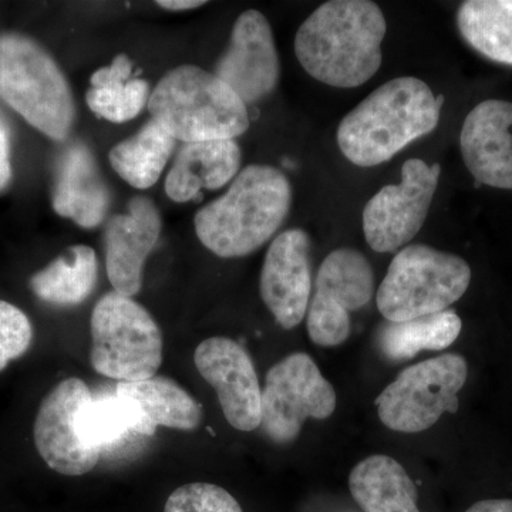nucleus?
I'll list each match as a JSON object with an SVG mask.
<instances>
[{
	"mask_svg": "<svg viewBox=\"0 0 512 512\" xmlns=\"http://www.w3.org/2000/svg\"><path fill=\"white\" fill-rule=\"evenodd\" d=\"M386 32V19L376 3L332 0L302 23L295 37L296 57L318 82L352 89L379 72Z\"/></svg>",
	"mask_w": 512,
	"mask_h": 512,
	"instance_id": "obj_1",
	"label": "nucleus"
},
{
	"mask_svg": "<svg viewBox=\"0 0 512 512\" xmlns=\"http://www.w3.org/2000/svg\"><path fill=\"white\" fill-rule=\"evenodd\" d=\"M443 101L416 77L390 80L340 121V151L359 167L386 163L439 126Z\"/></svg>",
	"mask_w": 512,
	"mask_h": 512,
	"instance_id": "obj_2",
	"label": "nucleus"
},
{
	"mask_svg": "<svg viewBox=\"0 0 512 512\" xmlns=\"http://www.w3.org/2000/svg\"><path fill=\"white\" fill-rule=\"evenodd\" d=\"M292 205L286 175L271 165H248L218 200L195 215L197 237L220 258H242L265 245Z\"/></svg>",
	"mask_w": 512,
	"mask_h": 512,
	"instance_id": "obj_3",
	"label": "nucleus"
},
{
	"mask_svg": "<svg viewBox=\"0 0 512 512\" xmlns=\"http://www.w3.org/2000/svg\"><path fill=\"white\" fill-rule=\"evenodd\" d=\"M147 107L153 120L184 144L234 140L251 124L238 94L214 73L192 64L165 74Z\"/></svg>",
	"mask_w": 512,
	"mask_h": 512,
	"instance_id": "obj_4",
	"label": "nucleus"
},
{
	"mask_svg": "<svg viewBox=\"0 0 512 512\" xmlns=\"http://www.w3.org/2000/svg\"><path fill=\"white\" fill-rule=\"evenodd\" d=\"M0 97L52 140L72 131L76 104L59 64L35 40L0 36Z\"/></svg>",
	"mask_w": 512,
	"mask_h": 512,
	"instance_id": "obj_5",
	"label": "nucleus"
},
{
	"mask_svg": "<svg viewBox=\"0 0 512 512\" xmlns=\"http://www.w3.org/2000/svg\"><path fill=\"white\" fill-rule=\"evenodd\" d=\"M471 282L463 258L429 245H409L394 256L376 293L377 309L389 322H406L447 311Z\"/></svg>",
	"mask_w": 512,
	"mask_h": 512,
	"instance_id": "obj_6",
	"label": "nucleus"
},
{
	"mask_svg": "<svg viewBox=\"0 0 512 512\" xmlns=\"http://www.w3.org/2000/svg\"><path fill=\"white\" fill-rule=\"evenodd\" d=\"M90 363L101 376L138 382L156 376L163 363V333L133 298L106 293L93 309Z\"/></svg>",
	"mask_w": 512,
	"mask_h": 512,
	"instance_id": "obj_7",
	"label": "nucleus"
},
{
	"mask_svg": "<svg viewBox=\"0 0 512 512\" xmlns=\"http://www.w3.org/2000/svg\"><path fill=\"white\" fill-rule=\"evenodd\" d=\"M467 376V360L457 353H444L407 367L377 397L380 421L397 433L431 429L444 413L458 412V393Z\"/></svg>",
	"mask_w": 512,
	"mask_h": 512,
	"instance_id": "obj_8",
	"label": "nucleus"
},
{
	"mask_svg": "<svg viewBox=\"0 0 512 512\" xmlns=\"http://www.w3.org/2000/svg\"><path fill=\"white\" fill-rule=\"evenodd\" d=\"M338 397L315 360L306 353L286 356L269 369L262 390L261 427L279 446L291 444L306 420H326L335 413Z\"/></svg>",
	"mask_w": 512,
	"mask_h": 512,
	"instance_id": "obj_9",
	"label": "nucleus"
},
{
	"mask_svg": "<svg viewBox=\"0 0 512 512\" xmlns=\"http://www.w3.org/2000/svg\"><path fill=\"white\" fill-rule=\"evenodd\" d=\"M375 295V274L362 252L339 248L320 265L308 308L309 338L320 348H336L352 332L350 313L360 311Z\"/></svg>",
	"mask_w": 512,
	"mask_h": 512,
	"instance_id": "obj_10",
	"label": "nucleus"
},
{
	"mask_svg": "<svg viewBox=\"0 0 512 512\" xmlns=\"http://www.w3.org/2000/svg\"><path fill=\"white\" fill-rule=\"evenodd\" d=\"M441 174L440 164L410 158L402 167V183L386 185L363 210V232L380 254L397 251L423 228Z\"/></svg>",
	"mask_w": 512,
	"mask_h": 512,
	"instance_id": "obj_11",
	"label": "nucleus"
},
{
	"mask_svg": "<svg viewBox=\"0 0 512 512\" xmlns=\"http://www.w3.org/2000/svg\"><path fill=\"white\" fill-rule=\"evenodd\" d=\"M92 399L87 384L70 377L40 404L33 427L36 448L47 466L63 476H84L99 464L101 453L84 446L77 430L80 410Z\"/></svg>",
	"mask_w": 512,
	"mask_h": 512,
	"instance_id": "obj_12",
	"label": "nucleus"
},
{
	"mask_svg": "<svg viewBox=\"0 0 512 512\" xmlns=\"http://www.w3.org/2000/svg\"><path fill=\"white\" fill-rule=\"evenodd\" d=\"M194 363L200 375L214 387L222 413L234 429L261 427L262 389L247 350L229 338H210L195 349Z\"/></svg>",
	"mask_w": 512,
	"mask_h": 512,
	"instance_id": "obj_13",
	"label": "nucleus"
},
{
	"mask_svg": "<svg viewBox=\"0 0 512 512\" xmlns=\"http://www.w3.org/2000/svg\"><path fill=\"white\" fill-rule=\"evenodd\" d=\"M214 74L245 104H254L274 92L281 63L271 25L261 12L247 10L239 16Z\"/></svg>",
	"mask_w": 512,
	"mask_h": 512,
	"instance_id": "obj_14",
	"label": "nucleus"
},
{
	"mask_svg": "<svg viewBox=\"0 0 512 512\" xmlns=\"http://www.w3.org/2000/svg\"><path fill=\"white\" fill-rule=\"evenodd\" d=\"M259 291L266 308L286 330L301 325L312 293L311 239L302 229H288L265 255Z\"/></svg>",
	"mask_w": 512,
	"mask_h": 512,
	"instance_id": "obj_15",
	"label": "nucleus"
},
{
	"mask_svg": "<svg viewBox=\"0 0 512 512\" xmlns=\"http://www.w3.org/2000/svg\"><path fill=\"white\" fill-rule=\"evenodd\" d=\"M160 234V211L150 198H133L127 214L110 218L104 244L107 276L114 291L128 298L141 291L144 264Z\"/></svg>",
	"mask_w": 512,
	"mask_h": 512,
	"instance_id": "obj_16",
	"label": "nucleus"
},
{
	"mask_svg": "<svg viewBox=\"0 0 512 512\" xmlns=\"http://www.w3.org/2000/svg\"><path fill=\"white\" fill-rule=\"evenodd\" d=\"M461 154L478 183L512 190V103L485 100L468 113Z\"/></svg>",
	"mask_w": 512,
	"mask_h": 512,
	"instance_id": "obj_17",
	"label": "nucleus"
},
{
	"mask_svg": "<svg viewBox=\"0 0 512 512\" xmlns=\"http://www.w3.org/2000/svg\"><path fill=\"white\" fill-rule=\"evenodd\" d=\"M110 191L101 177L92 151L84 144H73L64 151L57 165L53 187V210L70 218L79 227H99L110 208Z\"/></svg>",
	"mask_w": 512,
	"mask_h": 512,
	"instance_id": "obj_18",
	"label": "nucleus"
},
{
	"mask_svg": "<svg viewBox=\"0 0 512 512\" xmlns=\"http://www.w3.org/2000/svg\"><path fill=\"white\" fill-rule=\"evenodd\" d=\"M241 165L235 140L185 143L165 180V194L175 202L201 197L202 190H218L231 183Z\"/></svg>",
	"mask_w": 512,
	"mask_h": 512,
	"instance_id": "obj_19",
	"label": "nucleus"
},
{
	"mask_svg": "<svg viewBox=\"0 0 512 512\" xmlns=\"http://www.w3.org/2000/svg\"><path fill=\"white\" fill-rule=\"evenodd\" d=\"M116 393L133 400L143 416L147 437L158 427L194 431L202 421L201 404L175 380L153 376L138 382L117 383Z\"/></svg>",
	"mask_w": 512,
	"mask_h": 512,
	"instance_id": "obj_20",
	"label": "nucleus"
},
{
	"mask_svg": "<svg viewBox=\"0 0 512 512\" xmlns=\"http://www.w3.org/2000/svg\"><path fill=\"white\" fill-rule=\"evenodd\" d=\"M349 490L365 512H420L416 484L399 461L384 454L367 457L353 468Z\"/></svg>",
	"mask_w": 512,
	"mask_h": 512,
	"instance_id": "obj_21",
	"label": "nucleus"
},
{
	"mask_svg": "<svg viewBox=\"0 0 512 512\" xmlns=\"http://www.w3.org/2000/svg\"><path fill=\"white\" fill-rule=\"evenodd\" d=\"M99 262L93 248L73 245L30 279L37 298L70 308L86 301L96 288Z\"/></svg>",
	"mask_w": 512,
	"mask_h": 512,
	"instance_id": "obj_22",
	"label": "nucleus"
},
{
	"mask_svg": "<svg viewBox=\"0 0 512 512\" xmlns=\"http://www.w3.org/2000/svg\"><path fill=\"white\" fill-rule=\"evenodd\" d=\"M461 329L463 322L453 309L406 322L386 320L377 329L376 345L387 360L404 362L424 350L447 349L456 342Z\"/></svg>",
	"mask_w": 512,
	"mask_h": 512,
	"instance_id": "obj_23",
	"label": "nucleus"
},
{
	"mask_svg": "<svg viewBox=\"0 0 512 512\" xmlns=\"http://www.w3.org/2000/svg\"><path fill=\"white\" fill-rule=\"evenodd\" d=\"M133 62L121 53L110 66L101 67L90 79L86 103L100 119L126 123L136 119L150 99L146 80L131 79Z\"/></svg>",
	"mask_w": 512,
	"mask_h": 512,
	"instance_id": "obj_24",
	"label": "nucleus"
},
{
	"mask_svg": "<svg viewBox=\"0 0 512 512\" xmlns=\"http://www.w3.org/2000/svg\"><path fill=\"white\" fill-rule=\"evenodd\" d=\"M177 140L158 121L151 119L136 136L111 148V167L131 187L146 190L160 180Z\"/></svg>",
	"mask_w": 512,
	"mask_h": 512,
	"instance_id": "obj_25",
	"label": "nucleus"
},
{
	"mask_svg": "<svg viewBox=\"0 0 512 512\" xmlns=\"http://www.w3.org/2000/svg\"><path fill=\"white\" fill-rule=\"evenodd\" d=\"M468 45L494 62L512 66V0H470L457 12Z\"/></svg>",
	"mask_w": 512,
	"mask_h": 512,
	"instance_id": "obj_26",
	"label": "nucleus"
},
{
	"mask_svg": "<svg viewBox=\"0 0 512 512\" xmlns=\"http://www.w3.org/2000/svg\"><path fill=\"white\" fill-rule=\"evenodd\" d=\"M80 440L87 448L109 450L128 433L147 436L143 416L133 400L121 394H107L90 400L77 417Z\"/></svg>",
	"mask_w": 512,
	"mask_h": 512,
	"instance_id": "obj_27",
	"label": "nucleus"
},
{
	"mask_svg": "<svg viewBox=\"0 0 512 512\" xmlns=\"http://www.w3.org/2000/svg\"><path fill=\"white\" fill-rule=\"evenodd\" d=\"M164 512H244L238 501L220 485L192 483L178 487L168 497Z\"/></svg>",
	"mask_w": 512,
	"mask_h": 512,
	"instance_id": "obj_28",
	"label": "nucleus"
},
{
	"mask_svg": "<svg viewBox=\"0 0 512 512\" xmlns=\"http://www.w3.org/2000/svg\"><path fill=\"white\" fill-rule=\"evenodd\" d=\"M33 342V326L25 312L12 303L0 301V372L19 359Z\"/></svg>",
	"mask_w": 512,
	"mask_h": 512,
	"instance_id": "obj_29",
	"label": "nucleus"
},
{
	"mask_svg": "<svg viewBox=\"0 0 512 512\" xmlns=\"http://www.w3.org/2000/svg\"><path fill=\"white\" fill-rule=\"evenodd\" d=\"M12 164H10L9 126L0 114V190L10 183Z\"/></svg>",
	"mask_w": 512,
	"mask_h": 512,
	"instance_id": "obj_30",
	"label": "nucleus"
},
{
	"mask_svg": "<svg viewBox=\"0 0 512 512\" xmlns=\"http://www.w3.org/2000/svg\"><path fill=\"white\" fill-rule=\"evenodd\" d=\"M466 512H512V500H483L471 505Z\"/></svg>",
	"mask_w": 512,
	"mask_h": 512,
	"instance_id": "obj_31",
	"label": "nucleus"
},
{
	"mask_svg": "<svg viewBox=\"0 0 512 512\" xmlns=\"http://www.w3.org/2000/svg\"><path fill=\"white\" fill-rule=\"evenodd\" d=\"M160 8L173 10V12H184V10H191L200 8L205 5V2H195V0H160L157 2Z\"/></svg>",
	"mask_w": 512,
	"mask_h": 512,
	"instance_id": "obj_32",
	"label": "nucleus"
}]
</instances>
